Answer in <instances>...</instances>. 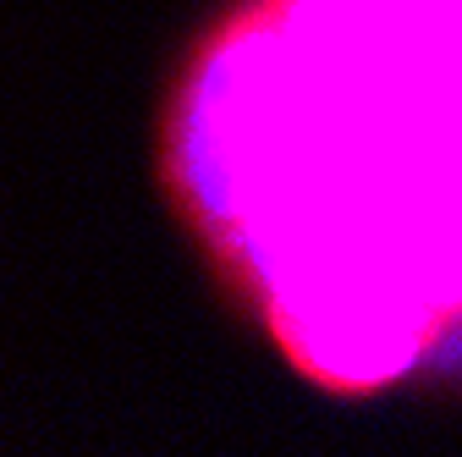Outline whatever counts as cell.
<instances>
[{"instance_id":"6da1fadb","label":"cell","mask_w":462,"mask_h":457,"mask_svg":"<svg viewBox=\"0 0 462 457\" xmlns=\"http://www.w3.org/2000/svg\"><path fill=\"white\" fill-rule=\"evenodd\" d=\"M182 165L314 375L462 336V0H264L193 83Z\"/></svg>"}]
</instances>
